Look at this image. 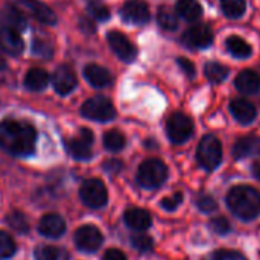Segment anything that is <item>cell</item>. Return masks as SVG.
I'll return each mask as SVG.
<instances>
[{
	"label": "cell",
	"mask_w": 260,
	"mask_h": 260,
	"mask_svg": "<svg viewBox=\"0 0 260 260\" xmlns=\"http://www.w3.org/2000/svg\"><path fill=\"white\" fill-rule=\"evenodd\" d=\"M12 79V75L8 69V66L0 59V84H8Z\"/></svg>",
	"instance_id": "43"
},
{
	"label": "cell",
	"mask_w": 260,
	"mask_h": 260,
	"mask_svg": "<svg viewBox=\"0 0 260 260\" xmlns=\"http://www.w3.org/2000/svg\"><path fill=\"white\" fill-rule=\"evenodd\" d=\"M209 227H210V230H212L215 235H219V236H225V235L232 230L230 222H229L224 216L213 218V219L209 222Z\"/></svg>",
	"instance_id": "35"
},
{
	"label": "cell",
	"mask_w": 260,
	"mask_h": 260,
	"mask_svg": "<svg viewBox=\"0 0 260 260\" xmlns=\"http://www.w3.org/2000/svg\"><path fill=\"white\" fill-rule=\"evenodd\" d=\"M181 41L190 49H207L213 44L215 35L207 24H195L183 34Z\"/></svg>",
	"instance_id": "9"
},
{
	"label": "cell",
	"mask_w": 260,
	"mask_h": 260,
	"mask_svg": "<svg viewBox=\"0 0 260 260\" xmlns=\"http://www.w3.org/2000/svg\"><path fill=\"white\" fill-rule=\"evenodd\" d=\"M221 11L227 18H241L247 11L245 0H221Z\"/></svg>",
	"instance_id": "28"
},
{
	"label": "cell",
	"mask_w": 260,
	"mask_h": 260,
	"mask_svg": "<svg viewBox=\"0 0 260 260\" xmlns=\"http://www.w3.org/2000/svg\"><path fill=\"white\" fill-rule=\"evenodd\" d=\"M225 200L233 215L244 221H253L260 215V192L251 186L241 184L232 187Z\"/></svg>",
	"instance_id": "2"
},
{
	"label": "cell",
	"mask_w": 260,
	"mask_h": 260,
	"mask_svg": "<svg viewBox=\"0 0 260 260\" xmlns=\"http://www.w3.org/2000/svg\"><path fill=\"white\" fill-rule=\"evenodd\" d=\"M84 78L88 81L90 85L102 88L113 82V76L108 69L98 66V64H88L84 67Z\"/></svg>",
	"instance_id": "17"
},
{
	"label": "cell",
	"mask_w": 260,
	"mask_h": 260,
	"mask_svg": "<svg viewBox=\"0 0 260 260\" xmlns=\"http://www.w3.org/2000/svg\"><path fill=\"white\" fill-rule=\"evenodd\" d=\"M107 41H108L110 47L113 49V52L119 56V59H122L125 62H133L137 58V49L126 38L125 34H122L119 30H111L107 34Z\"/></svg>",
	"instance_id": "10"
},
{
	"label": "cell",
	"mask_w": 260,
	"mask_h": 260,
	"mask_svg": "<svg viewBox=\"0 0 260 260\" xmlns=\"http://www.w3.org/2000/svg\"><path fill=\"white\" fill-rule=\"evenodd\" d=\"M24 49V43L18 34V30L2 27L0 29V50L11 56H18Z\"/></svg>",
	"instance_id": "14"
},
{
	"label": "cell",
	"mask_w": 260,
	"mask_h": 260,
	"mask_svg": "<svg viewBox=\"0 0 260 260\" xmlns=\"http://www.w3.org/2000/svg\"><path fill=\"white\" fill-rule=\"evenodd\" d=\"M81 113L84 117L98 122H110L116 117L114 105L104 96H94L85 101L81 107Z\"/></svg>",
	"instance_id": "6"
},
{
	"label": "cell",
	"mask_w": 260,
	"mask_h": 260,
	"mask_svg": "<svg viewBox=\"0 0 260 260\" xmlns=\"http://www.w3.org/2000/svg\"><path fill=\"white\" fill-rule=\"evenodd\" d=\"M88 11L98 21H104L110 18V9L104 5L102 0H85Z\"/></svg>",
	"instance_id": "31"
},
{
	"label": "cell",
	"mask_w": 260,
	"mask_h": 260,
	"mask_svg": "<svg viewBox=\"0 0 260 260\" xmlns=\"http://www.w3.org/2000/svg\"><path fill=\"white\" fill-rule=\"evenodd\" d=\"M125 224L137 232H143L148 230L152 224V218L149 215V212L143 210V209H129L125 212Z\"/></svg>",
	"instance_id": "20"
},
{
	"label": "cell",
	"mask_w": 260,
	"mask_h": 260,
	"mask_svg": "<svg viewBox=\"0 0 260 260\" xmlns=\"http://www.w3.org/2000/svg\"><path fill=\"white\" fill-rule=\"evenodd\" d=\"M34 256L37 260H59L61 251L52 245H41L35 250Z\"/></svg>",
	"instance_id": "33"
},
{
	"label": "cell",
	"mask_w": 260,
	"mask_h": 260,
	"mask_svg": "<svg viewBox=\"0 0 260 260\" xmlns=\"http://www.w3.org/2000/svg\"><path fill=\"white\" fill-rule=\"evenodd\" d=\"M6 5H11L12 8L20 11L23 15H30L37 18L43 24L56 23L55 12L40 0H6Z\"/></svg>",
	"instance_id": "5"
},
{
	"label": "cell",
	"mask_w": 260,
	"mask_h": 260,
	"mask_svg": "<svg viewBox=\"0 0 260 260\" xmlns=\"http://www.w3.org/2000/svg\"><path fill=\"white\" fill-rule=\"evenodd\" d=\"M32 53L41 58H50L52 56V47L49 46V43L43 41V40H34L32 43Z\"/></svg>",
	"instance_id": "38"
},
{
	"label": "cell",
	"mask_w": 260,
	"mask_h": 260,
	"mask_svg": "<svg viewBox=\"0 0 260 260\" xmlns=\"http://www.w3.org/2000/svg\"><path fill=\"white\" fill-rule=\"evenodd\" d=\"M183 203V193L181 192H177L171 197H166L161 200V207L166 210V212H175Z\"/></svg>",
	"instance_id": "37"
},
{
	"label": "cell",
	"mask_w": 260,
	"mask_h": 260,
	"mask_svg": "<svg viewBox=\"0 0 260 260\" xmlns=\"http://www.w3.org/2000/svg\"><path fill=\"white\" fill-rule=\"evenodd\" d=\"M260 154V137L259 136H247L239 139L233 145V157L235 158H247Z\"/></svg>",
	"instance_id": "18"
},
{
	"label": "cell",
	"mask_w": 260,
	"mask_h": 260,
	"mask_svg": "<svg viewBox=\"0 0 260 260\" xmlns=\"http://www.w3.org/2000/svg\"><path fill=\"white\" fill-rule=\"evenodd\" d=\"M131 244H133V247H134L136 250H139V251H142V253L151 251V250H152V245H154L152 239H151L148 235H142V233L131 236Z\"/></svg>",
	"instance_id": "34"
},
{
	"label": "cell",
	"mask_w": 260,
	"mask_h": 260,
	"mask_svg": "<svg viewBox=\"0 0 260 260\" xmlns=\"http://www.w3.org/2000/svg\"><path fill=\"white\" fill-rule=\"evenodd\" d=\"M38 232L46 238H59L66 232L64 219L56 213L44 215L38 224Z\"/></svg>",
	"instance_id": "15"
},
{
	"label": "cell",
	"mask_w": 260,
	"mask_h": 260,
	"mask_svg": "<svg viewBox=\"0 0 260 260\" xmlns=\"http://www.w3.org/2000/svg\"><path fill=\"white\" fill-rule=\"evenodd\" d=\"M197 207L203 213H212L218 209V203L212 195H200L197 198Z\"/></svg>",
	"instance_id": "36"
},
{
	"label": "cell",
	"mask_w": 260,
	"mask_h": 260,
	"mask_svg": "<svg viewBox=\"0 0 260 260\" xmlns=\"http://www.w3.org/2000/svg\"><path fill=\"white\" fill-rule=\"evenodd\" d=\"M177 62H178V66L181 67V70H183L189 78H193V76L197 75V69H195V66H193V62L189 61L187 58L180 56V58L177 59Z\"/></svg>",
	"instance_id": "40"
},
{
	"label": "cell",
	"mask_w": 260,
	"mask_h": 260,
	"mask_svg": "<svg viewBox=\"0 0 260 260\" xmlns=\"http://www.w3.org/2000/svg\"><path fill=\"white\" fill-rule=\"evenodd\" d=\"M0 23H2V27H9L14 30H21L26 27L24 15L15 8H12L11 5H6L0 11Z\"/></svg>",
	"instance_id": "21"
},
{
	"label": "cell",
	"mask_w": 260,
	"mask_h": 260,
	"mask_svg": "<svg viewBox=\"0 0 260 260\" xmlns=\"http://www.w3.org/2000/svg\"><path fill=\"white\" fill-rule=\"evenodd\" d=\"M6 222L11 229H14L18 233H27L29 232V224L26 216L21 212H11L6 216Z\"/></svg>",
	"instance_id": "30"
},
{
	"label": "cell",
	"mask_w": 260,
	"mask_h": 260,
	"mask_svg": "<svg viewBox=\"0 0 260 260\" xmlns=\"http://www.w3.org/2000/svg\"><path fill=\"white\" fill-rule=\"evenodd\" d=\"M37 131L27 122L6 119L0 122V148L17 157L30 155L35 149Z\"/></svg>",
	"instance_id": "1"
},
{
	"label": "cell",
	"mask_w": 260,
	"mask_h": 260,
	"mask_svg": "<svg viewBox=\"0 0 260 260\" xmlns=\"http://www.w3.org/2000/svg\"><path fill=\"white\" fill-rule=\"evenodd\" d=\"M120 17L128 24H146L151 20V12L145 2L131 0L122 6Z\"/></svg>",
	"instance_id": "11"
},
{
	"label": "cell",
	"mask_w": 260,
	"mask_h": 260,
	"mask_svg": "<svg viewBox=\"0 0 260 260\" xmlns=\"http://www.w3.org/2000/svg\"><path fill=\"white\" fill-rule=\"evenodd\" d=\"M175 9L186 21H197L203 15V6L197 0H178Z\"/></svg>",
	"instance_id": "24"
},
{
	"label": "cell",
	"mask_w": 260,
	"mask_h": 260,
	"mask_svg": "<svg viewBox=\"0 0 260 260\" xmlns=\"http://www.w3.org/2000/svg\"><path fill=\"white\" fill-rule=\"evenodd\" d=\"M230 111H232L233 117L239 123H242V125L251 123L256 119V116H257L256 107L250 101H247V99H235V101H232Z\"/></svg>",
	"instance_id": "16"
},
{
	"label": "cell",
	"mask_w": 260,
	"mask_h": 260,
	"mask_svg": "<svg viewBox=\"0 0 260 260\" xmlns=\"http://www.w3.org/2000/svg\"><path fill=\"white\" fill-rule=\"evenodd\" d=\"M102 233L94 225H84L75 233V244L81 251L93 253L102 245Z\"/></svg>",
	"instance_id": "12"
},
{
	"label": "cell",
	"mask_w": 260,
	"mask_h": 260,
	"mask_svg": "<svg viewBox=\"0 0 260 260\" xmlns=\"http://www.w3.org/2000/svg\"><path fill=\"white\" fill-rule=\"evenodd\" d=\"M225 49L232 56H235L238 59H247L253 53L251 46L244 38H241L238 35H230L225 40Z\"/></svg>",
	"instance_id": "22"
},
{
	"label": "cell",
	"mask_w": 260,
	"mask_h": 260,
	"mask_svg": "<svg viewBox=\"0 0 260 260\" xmlns=\"http://www.w3.org/2000/svg\"><path fill=\"white\" fill-rule=\"evenodd\" d=\"M49 84V75L46 70L34 67L24 76V87L30 91H41Z\"/></svg>",
	"instance_id": "23"
},
{
	"label": "cell",
	"mask_w": 260,
	"mask_h": 260,
	"mask_svg": "<svg viewBox=\"0 0 260 260\" xmlns=\"http://www.w3.org/2000/svg\"><path fill=\"white\" fill-rule=\"evenodd\" d=\"M104 168H105V171H108V172H111L113 175H116V174H119V172L122 171L123 165H122V161H119V160H108V161H105Z\"/></svg>",
	"instance_id": "41"
},
{
	"label": "cell",
	"mask_w": 260,
	"mask_h": 260,
	"mask_svg": "<svg viewBox=\"0 0 260 260\" xmlns=\"http://www.w3.org/2000/svg\"><path fill=\"white\" fill-rule=\"evenodd\" d=\"M197 160L206 171H215L222 160V145L215 136H204L198 143Z\"/></svg>",
	"instance_id": "4"
},
{
	"label": "cell",
	"mask_w": 260,
	"mask_h": 260,
	"mask_svg": "<svg viewBox=\"0 0 260 260\" xmlns=\"http://www.w3.org/2000/svg\"><path fill=\"white\" fill-rule=\"evenodd\" d=\"M229 72H230L229 67H225L221 62L212 61V62H207L204 66V75H206V78L212 84H221V82H224L227 79V76H229Z\"/></svg>",
	"instance_id": "27"
},
{
	"label": "cell",
	"mask_w": 260,
	"mask_h": 260,
	"mask_svg": "<svg viewBox=\"0 0 260 260\" xmlns=\"http://www.w3.org/2000/svg\"><path fill=\"white\" fill-rule=\"evenodd\" d=\"M67 151L72 157L78 160H88L91 157V143L85 142L81 137H76L67 142Z\"/></svg>",
	"instance_id": "25"
},
{
	"label": "cell",
	"mask_w": 260,
	"mask_h": 260,
	"mask_svg": "<svg viewBox=\"0 0 260 260\" xmlns=\"http://www.w3.org/2000/svg\"><path fill=\"white\" fill-rule=\"evenodd\" d=\"M157 21L165 30H175L178 27V14L169 6H160L157 12Z\"/></svg>",
	"instance_id": "26"
},
{
	"label": "cell",
	"mask_w": 260,
	"mask_h": 260,
	"mask_svg": "<svg viewBox=\"0 0 260 260\" xmlns=\"http://www.w3.org/2000/svg\"><path fill=\"white\" fill-rule=\"evenodd\" d=\"M251 171H253V175L260 181V161H256V163L253 165Z\"/></svg>",
	"instance_id": "44"
},
{
	"label": "cell",
	"mask_w": 260,
	"mask_h": 260,
	"mask_svg": "<svg viewBox=\"0 0 260 260\" xmlns=\"http://www.w3.org/2000/svg\"><path fill=\"white\" fill-rule=\"evenodd\" d=\"M125 145H126V139H125V136L120 131L111 129V131L105 133V136H104V146L108 151L117 152V151L123 149Z\"/></svg>",
	"instance_id": "29"
},
{
	"label": "cell",
	"mask_w": 260,
	"mask_h": 260,
	"mask_svg": "<svg viewBox=\"0 0 260 260\" xmlns=\"http://www.w3.org/2000/svg\"><path fill=\"white\" fill-rule=\"evenodd\" d=\"M102 260H126V256H125L120 250L111 248V250H108V251L104 254Z\"/></svg>",
	"instance_id": "42"
},
{
	"label": "cell",
	"mask_w": 260,
	"mask_h": 260,
	"mask_svg": "<svg viewBox=\"0 0 260 260\" xmlns=\"http://www.w3.org/2000/svg\"><path fill=\"white\" fill-rule=\"evenodd\" d=\"M79 195H81L82 203L91 209H101L108 201V192H107L105 184L96 178L84 181L79 189Z\"/></svg>",
	"instance_id": "8"
},
{
	"label": "cell",
	"mask_w": 260,
	"mask_h": 260,
	"mask_svg": "<svg viewBox=\"0 0 260 260\" xmlns=\"http://www.w3.org/2000/svg\"><path fill=\"white\" fill-rule=\"evenodd\" d=\"M168 180V166L158 158H149L139 166L137 183L145 189H157Z\"/></svg>",
	"instance_id": "3"
},
{
	"label": "cell",
	"mask_w": 260,
	"mask_h": 260,
	"mask_svg": "<svg viewBox=\"0 0 260 260\" xmlns=\"http://www.w3.org/2000/svg\"><path fill=\"white\" fill-rule=\"evenodd\" d=\"M166 134L172 143L181 145L193 134V122L184 113H174L166 122Z\"/></svg>",
	"instance_id": "7"
},
{
	"label": "cell",
	"mask_w": 260,
	"mask_h": 260,
	"mask_svg": "<svg viewBox=\"0 0 260 260\" xmlns=\"http://www.w3.org/2000/svg\"><path fill=\"white\" fill-rule=\"evenodd\" d=\"M207 260H247V257L235 250H219L212 254V257Z\"/></svg>",
	"instance_id": "39"
},
{
	"label": "cell",
	"mask_w": 260,
	"mask_h": 260,
	"mask_svg": "<svg viewBox=\"0 0 260 260\" xmlns=\"http://www.w3.org/2000/svg\"><path fill=\"white\" fill-rule=\"evenodd\" d=\"M235 87L244 94H254L260 88V76L254 70L245 69L236 76Z\"/></svg>",
	"instance_id": "19"
},
{
	"label": "cell",
	"mask_w": 260,
	"mask_h": 260,
	"mask_svg": "<svg viewBox=\"0 0 260 260\" xmlns=\"http://www.w3.org/2000/svg\"><path fill=\"white\" fill-rule=\"evenodd\" d=\"M76 75L73 72V69L67 64H62L59 66L53 76H52V84H53V88L58 94L61 96H66L69 93H72L76 87Z\"/></svg>",
	"instance_id": "13"
},
{
	"label": "cell",
	"mask_w": 260,
	"mask_h": 260,
	"mask_svg": "<svg viewBox=\"0 0 260 260\" xmlns=\"http://www.w3.org/2000/svg\"><path fill=\"white\" fill-rule=\"evenodd\" d=\"M15 253V242L6 232H0V260L9 259Z\"/></svg>",
	"instance_id": "32"
}]
</instances>
